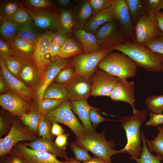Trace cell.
I'll return each mask as SVG.
<instances>
[{
    "label": "cell",
    "mask_w": 163,
    "mask_h": 163,
    "mask_svg": "<svg viewBox=\"0 0 163 163\" xmlns=\"http://www.w3.org/2000/svg\"><path fill=\"white\" fill-rule=\"evenodd\" d=\"M92 10L93 14L111 7L113 0H88Z\"/></svg>",
    "instance_id": "bcb514c9"
},
{
    "label": "cell",
    "mask_w": 163,
    "mask_h": 163,
    "mask_svg": "<svg viewBox=\"0 0 163 163\" xmlns=\"http://www.w3.org/2000/svg\"><path fill=\"white\" fill-rule=\"evenodd\" d=\"M8 158L9 163H27L22 158L13 154Z\"/></svg>",
    "instance_id": "6f0895ef"
},
{
    "label": "cell",
    "mask_w": 163,
    "mask_h": 163,
    "mask_svg": "<svg viewBox=\"0 0 163 163\" xmlns=\"http://www.w3.org/2000/svg\"><path fill=\"white\" fill-rule=\"evenodd\" d=\"M161 8H162V9H163V0H162Z\"/></svg>",
    "instance_id": "e7e4bbea"
},
{
    "label": "cell",
    "mask_w": 163,
    "mask_h": 163,
    "mask_svg": "<svg viewBox=\"0 0 163 163\" xmlns=\"http://www.w3.org/2000/svg\"><path fill=\"white\" fill-rule=\"evenodd\" d=\"M9 163V162H8V159L6 161H5V162L4 163Z\"/></svg>",
    "instance_id": "03108f58"
},
{
    "label": "cell",
    "mask_w": 163,
    "mask_h": 163,
    "mask_svg": "<svg viewBox=\"0 0 163 163\" xmlns=\"http://www.w3.org/2000/svg\"><path fill=\"white\" fill-rule=\"evenodd\" d=\"M149 120L147 122L145 125L148 126H158L159 125H163V114H156L150 112L149 113Z\"/></svg>",
    "instance_id": "f907efd6"
},
{
    "label": "cell",
    "mask_w": 163,
    "mask_h": 163,
    "mask_svg": "<svg viewBox=\"0 0 163 163\" xmlns=\"http://www.w3.org/2000/svg\"><path fill=\"white\" fill-rule=\"evenodd\" d=\"M24 145L33 149L46 152L55 155L66 160L67 157L66 151L59 148L52 140L43 138H37Z\"/></svg>",
    "instance_id": "d4e9b609"
},
{
    "label": "cell",
    "mask_w": 163,
    "mask_h": 163,
    "mask_svg": "<svg viewBox=\"0 0 163 163\" xmlns=\"http://www.w3.org/2000/svg\"><path fill=\"white\" fill-rule=\"evenodd\" d=\"M8 18L19 25H23L33 21L30 15L25 10L23 5L22 7L12 16Z\"/></svg>",
    "instance_id": "f6af8a7d"
},
{
    "label": "cell",
    "mask_w": 163,
    "mask_h": 163,
    "mask_svg": "<svg viewBox=\"0 0 163 163\" xmlns=\"http://www.w3.org/2000/svg\"><path fill=\"white\" fill-rule=\"evenodd\" d=\"M75 75V68L72 63L61 70L54 80L56 83L66 85L72 79Z\"/></svg>",
    "instance_id": "ab89813d"
},
{
    "label": "cell",
    "mask_w": 163,
    "mask_h": 163,
    "mask_svg": "<svg viewBox=\"0 0 163 163\" xmlns=\"http://www.w3.org/2000/svg\"><path fill=\"white\" fill-rule=\"evenodd\" d=\"M70 106L72 110L81 120L86 134L97 132L90 120L89 110L92 107L88 104L87 100L70 101Z\"/></svg>",
    "instance_id": "44dd1931"
},
{
    "label": "cell",
    "mask_w": 163,
    "mask_h": 163,
    "mask_svg": "<svg viewBox=\"0 0 163 163\" xmlns=\"http://www.w3.org/2000/svg\"><path fill=\"white\" fill-rule=\"evenodd\" d=\"M115 20L128 39L136 43L134 26L126 0H113L112 4Z\"/></svg>",
    "instance_id": "4fadbf2b"
},
{
    "label": "cell",
    "mask_w": 163,
    "mask_h": 163,
    "mask_svg": "<svg viewBox=\"0 0 163 163\" xmlns=\"http://www.w3.org/2000/svg\"><path fill=\"white\" fill-rule=\"evenodd\" d=\"M95 35L100 50L122 45L129 40L115 20L101 26L97 30Z\"/></svg>",
    "instance_id": "ba28073f"
},
{
    "label": "cell",
    "mask_w": 163,
    "mask_h": 163,
    "mask_svg": "<svg viewBox=\"0 0 163 163\" xmlns=\"http://www.w3.org/2000/svg\"><path fill=\"white\" fill-rule=\"evenodd\" d=\"M41 31L32 21L20 26L16 37L34 44L43 33Z\"/></svg>",
    "instance_id": "83f0119b"
},
{
    "label": "cell",
    "mask_w": 163,
    "mask_h": 163,
    "mask_svg": "<svg viewBox=\"0 0 163 163\" xmlns=\"http://www.w3.org/2000/svg\"><path fill=\"white\" fill-rule=\"evenodd\" d=\"M64 100L51 99H42L38 101L39 112L41 114H46L57 108Z\"/></svg>",
    "instance_id": "8d00e7d4"
},
{
    "label": "cell",
    "mask_w": 163,
    "mask_h": 163,
    "mask_svg": "<svg viewBox=\"0 0 163 163\" xmlns=\"http://www.w3.org/2000/svg\"><path fill=\"white\" fill-rule=\"evenodd\" d=\"M73 28L83 29L93 14L92 9L88 0H81L72 10Z\"/></svg>",
    "instance_id": "ffe728a7"
},
{
    "label": "cell",
    "mask_w": 163,
    "mask_h": 163,
    "mask_svg": "<svg viewBox=\"0 0 163 163\" xmlns=\"http://www.w3.org/2000/svg\"><path fill=\"white\" fill-rule=\"evenodd\" d=\"M131 58L138 67L147 72L163 73V54L154 52L145 46L128 40L123 44L111 46Z\"/></svg>",
    "instance_id": "6da1fadb"
},
{
    "label": "cell",
    "mask_w": 163,
    "mask_h": 163,
    "mask_svg": "<svg viewBox=\"0 0 163 163\" xmlns=\"http://www.w3.org/2000/svg\"><path fill=\"white\" fill-rule=\"evenodd\" d=\"M0 17L1 38L9 43L16 37L20 25L16 24L9 18Z\"/></svg>",
    "instance_id": "f1b7e54d"
},
{
    "label": "cell",
    "mask_w": 163,
    "mask_h": 163,
    "mask_svg": "<svg viewBox=\"0 0 163 163\" xmlns=\"http://www.w3.org/2000/svg\"><path fill=\"white\" fill-rule=\"evenodd\" d=\"M40 116L38 108H35L28 113L20 117V118L23 125L36 133L38 131V127Z\"/></svg>",
    "instance_id": "1f68e13d"
},
{
    "label": "cell",
    "mask_w": 163,
    "mask_h": 163,
    "mask_svg": "<svg viewBox=\"0 0 163 163\" xmlns=\"http://www.w3.org/2000/svg\"><path fill=\"white\" fill-rule=\"evenodd\" d=\"M69 135V134L66 133L57 136L54 142L55 145L59 149L65 151L68 144V138Z\"/></svg>",
    "instance_id": "816d5d0a"
},
{
    "label": "cell",
    "mask_w": 163,
    "mask_h": 163,
    "mask_svg": "<svg viewBox=\"0 0 163 163\" xmlns=\"http://www.w3.org/2000/svg\"><path fill=\"white\" fill-rule=\"evenodd\" d=\"M8 125L4 118L1 116L0 117V137L4 135L8 130Z\"/></svg>",
    "instance_id": "11a10c76"
},
{
    "label": "cell",
    "mask_w": 163,
    "mask_h": 163,
    "mask_svg": "<svg viewBox=\"0 0 163 163\" xmlns=\"http://www.w3.org/2000/svg\"><path fill=\"white\" fill-rule=\"evenodd\" d=\"M1 75L10 91L17 94L27 102L31 104L32 89L27 86L7 69L3 59L0 58Z\"/></svg>",
    "instance_id": "ac0fdd59"
},
{
    "label": "cell",
    "mask_w": 163,
    "mask_h": 163,
    "mask_svg": "<svg viewBox=\"0 0 163 163\" xmlns=\"http://www.w3.org/2000/svg\"><path fill=\"white\" fill-rule=\"evenodd\" d=\"M115 20L113 9L111 7L93 14L83 29L95 35L97 30L101 26Z\"/></svg>",
    "instance_id": "7402d4cb"
},
{
    "label": "cell",
    "mask_w": 163,
    "mask_h": 163,
    "mask_svg": "<svg viewBox=\"0 0 163 163\" xmlns=\"http://www.w3.org/2000/svg\"><path fill=\"white\" fill-rule=\"evenodd\" d=\"M61 47V46L53 43L51 40L49 52L51 58H53L56 56Z\"/></svg>",
    "instance_id": "9f6ffc18"
},
{
    "label": "cell",
    "mask_w": 163,
    "mask_h": 163,
    "mask_svg": "<svg viewBox=\"0 0 163 163\" xmlns=\"http://www.w3.org/2000/svg\"><path fill=\"white\" fill-rule=\"evenodd\" d=\"M68 90L66 85L52 82L45 89L42 99L65 100L67 99Z\"/></svg>",
    "instance_id": "f546056e"
},
{
    "label": "cell",
    "mask_w": 163,
    "mask_h": 163,
    "mask_svg": "<svg viewBox=\"0 0 163 163\" xmlns=\"http://www.w3.org/2000/svg\"><path fill=\"white\" fill-rule=\"evenodd\" d=\"M11 56L23 62L33 59L34 44H30L16 37L9 42Z\"/></svg>",
    "instance_id": "603a6c76"
},
{
    "label": "cell",
    "mask_w": 163,
    "mask_h": 163,
    "mask_svg": "<svg viewBox=\"0 0 163 163\" xmlns=\"http://www.w3.org/2000/svg\"><path fill=\"white\" fill-rule=\"evenodd\" d=\"M147 116L146 111L142 110L138 111L132 116L122 117L119 121L126 133L127 143L121 151L123 153L128 152L131 157L130 158H138L142 153V147L140 129Z\"/></svg>",
    "instance_id": "7a4b0ae2"
},
{
    "label": "cell",
    "mask_w": 163,
    "mask_h": 163,
    "mask_svg": "<svg viewBox=\"0 0 163 163\" xmlns=\"http://www.w3.org/2000/svg\"><path fill=\"white\" fill-rule=\"evenodd\" d=\"M113 50L111 47L88 54L77 55L72 58L75 75L90 78L101 60Z\"/></svg>",
    "instance_id": "52a82bcc"
},
{
    "label": "cell",
    "mask_w": 163,
    "mask_h": 163,
    "mask_svg": "<svg viewBox=\"0 0 163 163\" xmlns=\"http://www.w3.org/2000/svg\"><path fill=\"white\" fill-rule=\"evenodd\" d=\"M105 131L99 133L97 132L86 134L81 138L76 139L75 142L87 149L95 156L105 159L109 163H112L111 156L116 154L123 153L120 149H113L115 144L113 140L108 141L105 136Z\"/></svg>",
    "instance_id": "277c9868"
},
{
    "label": "cell",
    "mask_w": 163,
    "mask_h": 163,
    "mask_svg": "<svg viewBox=\"0 0 163 163\" xmlns=\"http://www.w3.org/2000/svg\"><path fill=\"white\" fill-rule=\"evenodd\" d=\"M3 60L8 71L14 76L20 79L23 62L11 55L0 57Z\"/></svg>",
    "instance_id": "d590c367"
},
{
    "label": "cell",
    "mask_w": 163,
    "mask_h": 163,
    "mask_svg": "<svg viewBox=\"0 0 163 163\" xmlns=\"http://www.w3.org/2000/svg\"><path fill=\"white\" fill-rule=\"evenodd\" d=\"M52 126V122L48 120L43 115L41 114L38 127L39 137L52 140L53 136L51 133Z\"/></svg>",
    "instance_id": "60d3db41"
},
{
    "label": "cell",
    "mask_w": 163,
    "mask_h": 163,
    "mask_svg": "<svg viewBox=\"0 0 163 163\" xmlns=\"http://www.w3.org/2000/svg\"><path fill=\"white\" fill-rule=\"evenodd\" d=\"M0 104L4 109L9 111L13 116L20 117L36 108L32 104L27 102L11 91L0 94Z\"/></svg>",
    "instance_id": "2e32d148"
},
{
    "label": "cell",
    "mask_w": 163,
    "mask_h": 163,
    "mask_svg": "<svg viewBox=\"0 0 163 163\" xmlns=\"http://www.w3.org/2000/svg\"><path fill=\"white\" fill-rule=\"evenodd\" d=\"M23 6L22 4L16 1H5L0 4V16L9 18Z\"/></svg>",
    "instance_id": "74e56055"
},
{
    "label": "cell",
    "mask_w": 163,
    "mask_h": 163,
    "mask_svg": "<svg viewBox=\"0 0 163 163\" xmlns=\"http://www.w3.org/2000/svg\"><path fill=\"white\" fill-rule=\"evenodd\" d=\"M74 39L83 47L85 54H88L100 50L95 35L88 33L84 29L73 28L72 30Z\"/></svg>",
    "instance_id": "cb8c5ba5"
},
{
    "label": "cell",
    "mask_w": 163,
    "mask_h": 163,
    "mask_svg": "<svg viewBox=\"0 0 163 163\" xmlns=\"http://www.w3.org/2000/svg\"><path fill=\"white\" fill-rule=\"evenodd\" d=\"M52 126L51 133L53 135L57 136L64 133V129L60 126L58 122L53 121L52 122Z\"/></svg>",
    "instance_id": "db71d44e"
},
{
    "label": "cell",
    "mask_w": 163,
    "mask_h": 163,
    "mask_svg": "<svg viewBox=\"0 0 163 163\" xmlns=\"http://www.w3.org/2000/svg\"><path fill=\"white\" fill-rule=\"evenodd\" d=\"M83 54H85L84 50L80 43L74 38H69L61 47L56 56L68 59Z\"/></svg>",
    "instance_id": "4316f807"
},
{
    "label": "cell",
    "mask_w": 163,
    "mask_h": 163,
    "mask_svg": "<svg viewBox=\"0 0 163 163\" xmlns=\"http://www.w3.org/2000/svg\"><path fill=\"white\" fill-rule=\"evenodd\" d=\"M161 12V13L162 14H163V11L162 12Z\"/></svg>",
    "instance_id": "003e7915"
},
{
    "label": "cell",
    "mask_w": 163,
    "mask_h": 163,
    "mask_svg": "<svg viewBox=\"0 0 163 163\" xmlns=\"http://www.w3.org/2000/svg\"><path fill=\"white\" fill-rule=\"evenodd\" d=\"M155 16L158 22L159 27L161 32L163 33V14L161 12H159L157 13Z\"/></svg>",
    "instance_id": "94428289"
},
{
    "label": "cell",
    "mask_w": 163,
    "mask_h": 163,
    "mask_svg": "<svg viewBox=\"0 0 163 163\" xmlns=\"http://www.w3.org/2000/svg\"><path fill=\"white\" fill-rule=\"evenodd\" d=\"M11 154L20 156L27 163H66V161L58 160L56 155L34 150L20 143H18L13 147Z\"/></svg>",
    "instance_id": "5bb4252c"
},
{
    "label": "cell",
    "mask_w": 163,
    "mask_h": 163,
    "mask_svg": "<svg viewBox=\"0 0 163 163\" xmlns=\"http://www.w3.org/2000/svg\"><path fill=\"white\" fill-rule=\"evenodd\" d=\"M72 63L71 58L64 59L56 56L50 59L37 87L36 96L38 101L42 99L45 89L54 80L59 72Z\"/></svg>",
    "instance_id": "7c38bea8"
},
{
    "label": "cell",
    "mask_w": 163,
    "mask_h": 163,
    "mask_svg": "<svg viewBox=\"0 0 163 163\" xmlns=\"http://www.w3.org/2000/svg\"><path fill=\"white\" fill-rule=\"evenodd\" d=\"M59 27L58 30L66 32L72 38L73 24L72 11L70 9L61 8L59 9Z\"/></svg>",
    "instance_id": "4dcf8cb0"
},
{
    "label": "cell",
    "mask_w": 163,
    "mask_h": 163,
    "mask_svg": "<svg viewBox=\"0 0 163 163\" xmlns=\"http://www.w3.org/2000/svg\"><path fill=\"white\" fill-rule=\"evenodd\" d=\"M82 163H109L107 160L102 158L95 157L89 161Z\"/></svg>",
    "instance_id": "6125c7cd"
},
{
    "label": "cell",
    "mask_w": 163,
    "mask_h": 163,
    "mask_svg": "<svg viewBox=\"0 0 163 163\" xmlns=\"http://www.w3.org/2000/svg\"><path fill=\"white\" fill-rule=\"evenodd\" d=\"M132 22L135 23L142 16L146 14L142 0H126Z\"/></svg>",
    "instance_id": "e575fe53"
},
{
    "label": "cell",
    "mask_w": 163,
    "mask_h": 163,
    "mask_svg": "<svg viewBox=\"0 0 163 163\" xmlns=\"http://www.w3.org/2000/svg\"><path fill=\"white\" fill-rule=\"evenodd\" d=\"M138 67L136 63L125 54L112 51L101 60L97 68L122 79L135 77Z\"/></svg>",
    "instance_id": "3957f363"
},
{
    "label": "cell",
    "mask_w": 163,
    "mask_h": 163,
    "mask_svg": "<svg viewBox=\"0 0 163 163\" xmlns=\"http://www.w3.org/2000/svg\"><path fill=\"white\" fill-rule=\"evenodd\" d=\"M23 3L24 8L29 9L37 10L48 8H57L56 5L51 0H26L23 1Z\"/></svg>",
    "instance_id": "b9f144b4"
},
{
    "label": "cell",
    "mask_w": 163,
    "mask_h": 163,
    "mask_svg": "<svg viewBox=\"0 0 163 163\" xmlns=\"http://www.w3.org/2000/svg\"><path fill=\"white\" fill-rule=\"evenodd\" d=\"M135 85V83L133 81H129L125 78L120 79L109 96L113 101H123L129 104L133 109V115L136 114L138 111L134 104L136 101Z\"/></svg>",
    "instance_id": "d6986e66"
},
{
    "label": "cell",
    "mask_w": 163,
    "mask_h": 163,
    "mask_svg": "<svg viewBox=\"0 0 163 163\" xmlns=\"http://www.w3.org/2000/svg\"><path fill=\"white\" fill-rule=\"evenodd\" d=\"M69 38L72 37L66 32L63 31L58 30L54 33L51 41L61 47Z\"/></svg>",
    "instance_id": "681fc988"
},
{
    "label": "cell",
    "mask_w": 163,
    "mask_h": 163,
    "mask_svg": "<svg viewBox=\"0 0 163 163\" xmlns=\"http://www.w3.org/2000/svg\"><path fill=\"white\" fill-rule=\"evenodd\" d=\"M37 138L36 133L19 121L14 120L7 135L0 140V156L11 154L13 147L22 141H32Z\"/></svg>",
    "instance_id": "8992f818"
},
{
    "label": "cell",
    "mask_w": 163,
    "mask_h": 163,
    "mask_svg": "<svg viewBox=\"0 0 163 163\" xmlns=\"http://www.w3.org/2000/svg\"><path fill=\"white\" fill-rule=\"evenodd\" d=\"M70 146L74 154L75 159L77 161L85 162L89 161L92 158L89 155L87 149L75 142H71Z\"/></svg>",
    "instance_id": "7bdbcfd3"
},
{
    "label": "cell",
    "mask_w": 163,
    "mask_h": 163,
    "mask_svg": "<svg viewBox=\"0 0 163 163\" xmlns=\"http://www.w3.org/2000/svg\"><path fill=\"white\" fill-rule=\"evenodd\" d=\"M146 107L152 113L162 114L163 111V94L150 96L145 100Z\"/></svg>",
    "instance_id": "f35d334b"
},
{
    "label": "cell",
    "mask_w": 163,
    "mask_h": 163,
    "mask_svg": "<svg viewBox=\"0 0 163 163\" xmlns=\"http://www.w3.org/2000/svg\"><path fill=\"white\" fill-rule=\"evenodd\" d=\"M58 4L61 8L69 9L72 6V2L70 0H58Z\"/></svg>",
    "instance_id": "680465c9"
},
{
    "label": "cell",
    "mask_w": 163,
    "mask_h": 163,
    "mask_svg": "<svg viewBox=\"0 0 163 163\" xmlns=\"http://www.w3.org/2000/svg\"><path fill=\"white\" fill-rule=\"evenodd\" d=\"M90 78L75 75L66 86L68 90L67 99L70 101L87 100L91 96Z\"/></svg>",
    "instance_id": "e0dca14e"
},
{
    "label": "cell",
    "mask_w": 163,
    "mask_h": 163,
    "mask_svg": "<svg viewBox=\"0 0 163 163\" xmlns=\"http://www.w3.org/2000/svg\"><path fill=\"white\" fill-rule=\"evenodd\" d=\"M24 8L30 15L35 25L41 31L54 32L58 30L59 12L57 8H48L37 10Z\"/></svg>",
    "instance_id": "8fae6325"
},
{
    "label": "cell",
    "mask_w": 163,
    "mask_h": 163,
    "mask_svg": "<svg viewBox=\"0 0 163 163\" xmlns=\"http://www.w3.org/2000/svg\"><path fill=\"white\" fill-rule=\"evenodd\" d=\"M66 163H82L80 162L77 161L73 158H69L66 160Z\"/></svg>",
    "instance_id": "be15d7a7"
},
{
    "label": "cell",
    "mask_w": 163,
    "mask_h": 163,
    "mask_svg": "<svg viewBox=\"0 0 163 163\" xmlns=\"http://www.w3.org/2000/svg\"><path fill=\"white\" fill-rule=\"evenodd\" d=\"M142 150L140 157L133 158L138 163H161L160 158L157 156H155L150 152L147 146L146 138L143 130L141 132Z\"/></svg>",
    "instance_id": "836d02e7"
},
{
    "label": "cell",
    "mask_w": 163,
    "mask_h": 163,
    "mask_svg": "<svg viewBox=\"0 0 163 163\" xmlns=\"http://www.w3.org/2000/svg\"><path fill=\"white\" fill-rule=\"evenodd\" d=\"M21 81L32 89L40 81L39 72L33 59L23 62L20 74Z\"/></svg>",
    "instance_id": "484cf974"
},
{
    "label": "cell",
    "mask_w": 163,
    "mask_h": 163,
    "mask_svg": "<svg viewBox=\"0 0 163 163\" xmlns=\"http://www.w3.org/2000/svg\"><path fill=\"white\" fill-rule=\"evenodd\" d=\"M158 133L152 140L146 139V143L150 152H155L161 159L163 160V125L157 128Z\"/></svg>",
    "instance_id": "d6a6232c"
},
{
    "label": "cell",
    "mask_w": 163,
    "mask_h": 163,
    "mask_svg": "<svg viewBox=\"0 0 163 163\" xmlns=\"http://www.w3.org/2000/svg\"><path fill=\"white\" fill-rule=\"evenodd\" d=\"M98 109L92 107L89 110V119L91 123L95 128L99 123L104 121L113 120L103 117L99 112Z\"/></svg>",
    "instance_id": "c3c4849f"
},
{
    "label": "cell",
    "mask_w": 163,
    "mask_h": 163,
    "mask_svg": "<svg viewBox=\"0 0 163 163\" xmlns=\"http://www.w3.org/2000/svg\"><path fill=\"white\" fill-rule=\"evenodd\" d=\"M134 28L136 43L143 46L158 38L162 32L155 15L142 16L136 22Z\"/></svg>",
    "instance_id": "9c48e42d"
},
{
    "label": "cell",
    "mask_w": 163,
    "mask_h": 163,
    "mask_svg": "<svg viewBox=\"0 0 163 163\" xmlns=\"http://www.w3.org/2000/svg\"><path fill=\"white\" fill-rule=\"evenodd\" d=\"M145 46L153 51L163 54V33L156 39L146 44Z\"/></svg>",
    "instance_id": "7dc6e473"
},
{
    "label": "cell",
    "mask_w": 163,
    "mask_h": 163,
    "mask_svg": "<svg viewBox=\"0 0 163 163\" xmlns=\"http://www.w3.org/2000/svg\"><path fill=\"white\" fill-rule=\"evenodd\" d=\"M142 2L145 14L155 15L162 9V0H143Z\"/></svg>",
    "instance_id": "ee69618b"
},
{
    "label": "cell",
    "mask_w": 163,
    "mask_h": 163,
    "mask_svg": "<svg viewBox=\"0 0 163 163\" xmlns=\"http://www.w3.org/2000/svg\"><path fill=\"white\" fill-rule=\"evenodd\" d=\"M10 90L2 77H0V92L1 94L7 93Z\"/></svg>",
    "instance_id": "91938a15"
},
{
    "label": "cell",
    "mask_w": 163,
    "mask_h": 163,
    "mask_svg": "<svg viewBox=\"0 0 163 163\" xmlns=\"http://www.w3.org/2000/svg\"><path fill=\"white\" fill-rule=\"evenodd\" d=\"M11 55V50L9 47V43L1 37L0 39V56Z\"/></svg>",
    "instance_id": "f5cc1de1"
},
{
    "label": "cell",
    "mask_w": 163,
    "mask_h": 163,
    "mask_svg": "<svg viewBox=\"0 0 163 163\" xmlns=\"http://www.w3.org/2000/svg\"><path fill=\"white\" fill-rule=\"evenodd\" d=\"M55 32L51 30L43 32L34 44L32 58L38 69L40 79L42 77L50 62L49 49L51 40Z\"/></svg>",
    "instance_id": "30bf717a"
},
{
    "label": "cell",
    "mask_w": 163,
    "mask_h": 163,
    "mask_svg": "<svg viewBox=\"0 0 163 163\" xmlns=\"http://www.w3.org/2000/svg\"><path fill=\"white\" fill-rule=\"evenodd\" d=\"M44 115L51 122L56 121L68 126L75 133L77 139L81 138L86 134L83 125L72 111L70 101L67 99L57 108Z\"/></svg>",
    "instance_id": "5b68a950"
},
{
    "label": "cell",
    "mask_w": 163,
    "mask_h": 163,
    "mask_svg": "<svg viewBox=\"0 0 163 163\" xmlns=\"http://www.w3.org/2000/svg\"><path fill=\"white\" fill-rule=\"evenodd\" d=\"M91 95L109 97L110 94L120 79L97 68L90 78Z\"/></svg>",
    "instance_id": "9a60e30c"
}]
</instances>
